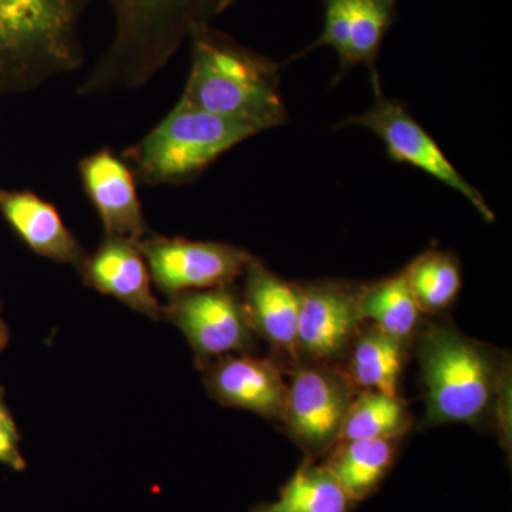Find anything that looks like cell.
I'll use <instances>...</instances> for the list:
<instances>
[{"label":"cell","mask_w":512,"mask_h":512,"mask_svg":"<svg viewBox=\"0 0 512 512\" xmlns=\"http://www.w3.org/2000/svg\"><path fill=\"white\" fill-rule=\"evenodd\" d=\"M114 36L79 93L144 86L167 66L185 40L234 5L235 0H106Z\"/></svg>","instance_id":"1"},{"label":"cell","mask_w":512,"mask_h":512,"mask_svg":"<svg viewBox=\"0 0 512 512\" xmlns=\"http://www.w3.org/2000/svg\"><path fill=\"white\" fill-rule=\"evenodd\" d=\"M353 503L325 464L306 457L281 488L275 503L262 512H350Z\"/></svg>","instance_id":"20"},{"label":"cell","mask_w":512,"mask_h":512,"mask_svg":"<svg viewBox=\"0 0 512 512\" xmlns=\"http://www.w3.org/2000/svg\"><path fill=\"white\" fill-rule=\"evenodd\" d=\"M151 279L168 298L235 284L254 258L225 242L148 235L140 241Z\"/></svg>","instance_id":"9"},{"label":"cell","mask_w":512,"mask_h":512,"mask_svg":"<svg viewBox=\"0 0 512 512\" xmlns=\"http://www.w3.org/2000/svg\"><path fill=\"white\" fill-rule=\"evenodd\" d=\"M343 126H357L372 131L386 148L394 163L410 165L466 198L485 222H494L495 214L484 195L468 183L451 163L439 143L402 101L389 99L382 90L375 93V103L363 114L350 116Z\"/></svg>","instance_id":"7"},{"label":"cell","mask_w":512,"mask_h":512,"mask_svg":"<svg viewBox=\"0 0 512 512\" xmlns=\"http://www.w3.org/2000/svg\"><path fill=\"white\" fill-rule=\"evenodd\" d=\"M255 512H262L261 510H256Z\"/></svg>","instance_id":"25"},{"label":"cell","mask_w":512,"mask_h":512,"mask_svg":"<svg viewBox=\"0 0 512 512\" xmlns=\"http://www.w3.org/2000/svg\"><path fill=\"white\" fill-rule=\"evenodd\" d=\"M359 311L365 322L372 323L387 335L412 345L421 329V316L406 272L362 285Z\"/></svg>","instance_id":"19"},{"label":"cell","mask_w":512,"mask_h":512,"mask_svg":"<svg viewBox=\"0 0 512 512\" xmlns=\"http://www.w3.org/2000/svg\"><path fill=\"white\" fill-rule=\"evenodd\" d=\"M89 0H0V76L35 87L83 63L79 20Z\"/></svg>","instance_id":"5"},{"label":"cell","mask_w":512,"mask_h":512,"mask_svg":"<svg viewBox=\"0 0 512 512\" xmlns=\"http://www.w3.org/2000/svg\"><path fill=\"white\" fill-rule=\"evenodd\" d=\"M323 28L318 39L289 57L291 63L319 47H330L339 57L342 79L353 67L369 70L373 93L382 90L377 59L384 42L397 19V0H322Z\"/></svg>","instance_id":"11"},{"label":"cell","mask_w":512,"mask_h":512,"mask_svg":"<svg viewBox=\"0 0 512 512\" xmlns=\"http://www.w3.org/2000/svg\"><path fill=\"white\" fill-rule=\"evenodd\" d=\"M410 345L365 322L357 333L345 365H340L356 390H376L400 396Z\"/></svg>","instance_id":"17"},{"label":"cell","mask_w":512,"mask_h":512,"mask_svg":"<svg viewBox=\"0 0 512 512\" xmlns=\"http://www.w3.org/2000/svg\"><path fill=\"white\" fill-rule=\"evenodd\" d=\"M301 292L299 308V362L342 365L363 320L359 311L362 285L339 279L298 284Z\"/></svg>","instance_id":"10"},{"label":"cell","mask_w":512,"mask_h":512,"mask_svg":"<svg viewBox=\"0 0 512 512\" xmlns=\"http://www.w3.org/2000/svg\"><path fill=\"white\" fill-rule=\"evenodd\" d=\"M198 367L208 392L218 403L281 423L288 394L281 363L244 352L218 357Z\"/></svg>","instance_id":"12"},{"label":"cell","mask_w":512,"mask_h":512,"mask_svg":"<svg viewBox=\"0 0 512 512\" xmlns=\"http://www.w3.org/2000/svg\"><path fill=\"white\" fill-rule=\"evenodd\" d=\"M241 296L255 336L269 343L276 355L298 365L299 285L286 281L258 258L249 261Z\"/></svg>","instance_id":"14"},{"label":"cell","mask_w":512,"mask_h":512,"mask_svg":"<svg viewBox=\"0 0 512 512\" xmlns=\"http://www.w3.org/2000/svg\"><path fill=\"white\" fill-rule=\"evenodd\" d=\"M190 40L191 69L181 101L264 131L288 123L279 63L211 26Z\"/></svg>","instance_id":"2"},{"label":"cell","mask_w":512,"mask_h":512,"mask_svg":"<svg viewBox=\"0 0 512 512\" xmlns=\"http://www.w3.org/2000/svg\"><path fill=\"white\" fill-rule=\"evenodd\" d=\"M8 342V328H6L5 320H3L2 309H0V352L5 348Z\"/></svg>","instance_id":"24"},{"label":"cell","mask_w":512,"mask_h":512,"mask_svg":"<svg viewBox=\"0 0 512 512\" xmlns=\"http://www.w3.org/2000/svg\"><path fill=\"white\" fill-rule=\"evenodd\" d=\"M0 212L30 251L57 264L82 265V245L52 202L32 191L0 190Z\"/></svg>","instance_id":"16"},{"label":"cell","mask_w":512,"mask_h":512,"mask_svg":"<svg viewBox=\"0 0 512 512\" xmlns=\"http://www.w3.org/2000/svg\"><path fill=\"white\" fill-rule=\"evenodd\" d=\"M261 133L264 128L251 121L218 116L178 100L174 109L121 157L141 184H187L229 150Z\"/></svg>","instance_id":"4"},{"label":"cell","mask_w":512,"mask_h":512,"mask_svg":"<svg viewBox=\"0 0 512 512\" xmlns=\"http://www.w3.org/2000/svg\"><path fill=\"white\" fill-rule=\"evenodd\" d=\"M417 335L427 426L477 424L507 396V366L495 352L447 325Z\"/></svg>","instance_id":"3"},{"label":"cell","mask_w":512,"mask_h":512,"mask_svg":"<svg viewBox=\"0 0 512 512\" xmlns=\"http://www.w3.org/2000/svg\"><path fill=\"white\" fill-rule=\"evenodd\" d=\"M80 180L106 237L143 241L150 235L136 177L123 157L104 147L80 160Z\"/></svg>","instance_id":"13"},{"label":"cell","mask_w":512,"mask_h":512,"mask_svg":"<svg viewBox=\"0 0 512 512\" xmlns=\"http://www.w3.org/2000/svg\"><path fill=\"white\" fill-rule=\"evenodd\" d=\"M404 272L423 315L447 312L463 288L460 261L443 249H427L414 258Z\"/></svg>","instance_id":"21"},{"label":"cell","mask_w":512,"mask_h":512,"mask_svg":"<svg viewBox=\"0 0 512 512\" xmlns=\"http://www.w3.org/2000/svg\"><path fill=\"white\" fill-rule=\"evenodd\" d=\"M412 416L400 396L357 390L343 420L339 441L402 439Z\"/></svg>","instance_id":"22"},{"label":"cell","mask_w":512,"mask_h":512,"mask_svg":"<svg viewBox=\"0 0 512 512\" xmlns=\"http://www.w3.org/2000/svg\"><path fill=\"white\" fill-rule=\"evenodd\" d=\"M0 464L15 471H23L26 468L25 458L20 451L19 431L3 400L2 390H0Z\"/></svg>","instance_id":"23"},{"label":"cell","mask_w":512,"mask_h":512,"mask_svg":"<svg viewBox=\"0 0 512 512\" xmlns=\"http://www.w3.org/2000/svg\"><path fill=\"white\" fill-rule=\"evenodd\" d=\"M164 319L190 343L198 366L232 353L252 352L255 333L235 284L168 298Z\"/></svg>","instance_id":"8"},{"label":"cell","mask_w":512,"mask_h":512,"mask_svg":"<svg viewBox=\"0 0 512 512\" xmlns=\"http://www.w3.org/2000/svg\"><path fill=\"white\" fill-rule=\"evenodd\" d=\"M77 271L94 291L117 299L128 308L151 319H164V305L151 289L150 269L140 242L104 237L92 255H86Z\"/></svg>","instance_id":"15"},{"label":"cell","mask_w":512,"mask_h":512,"mask_svg":"<svg viewBox=\"0 0 512 512\" xmlns=\"http://www.w3.org/2000/svg\"><path fill=\"white\" fill-rule=\"evenodd\" d=\"M356 392L340 365L299 362L293 366L281 423L308 458L326 456L338 443Z\"/></svg>","instance_id":"6"},{"label":"cell","mask_w":512,"mask_h":512,"mask_svg":"<svg viewBox=\"0 0 512 512\" xmlns=\"http://www.w3.org/2000/svg\"><path fill=\"white\" fill-rule=\"evenodd\" d=\"M400 439L338 441L326 454L325 466L353 503L365 500L392 470Z\"/></svg>","instance_id":"18"}]
</instances>
